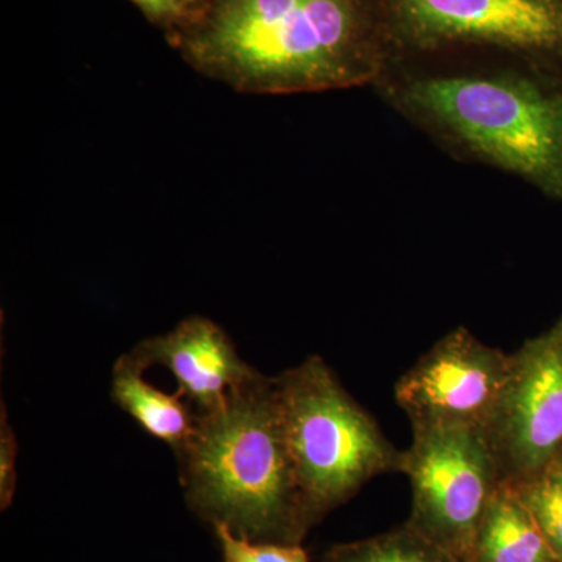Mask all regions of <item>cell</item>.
<instances>
[{"label": "cell", "instance_id": "obj_7", "mask_svg": "<svg viewBox=\"0 0 562 562\" xmlns=\"http://www.w3.org/2000/svg\"><path fill=\"white\" fill-rule=\"evenodd\" d=\"M486 436L503 483L527 482L562 461V316L512 353Z\"/></svg>", "mask_w": 562, "mask_h": 562}, {"label": "cell", "instance_id": "obj_4", "mask_svg": "<svg viewBox=\"0 0 562 562\" xmlns=\"http://www.w3.org/2000/svg\"><path fill=\"white\" fill-rule=\"evenodd\" d=\"M295 475L310 517L346 502L376 475L398 472V452L321 357L276 379Z\"/></svg>", "mask_w": 562, "mask_h": 562}, {"label": "cell", "instance_id": "obj_13", "mask_svg": "<svg viewBox=\"0 0 562 562\" xmlns=\"http://www.w3.org/2000/svg\"><path fill=\"white\" fill-rule=\"evenodd\" d=\"M514 486L535 516L558 562H562V461Z\"/></svg>", "mask_w": 562, "mask_h": 562}, {"label": "cell", "instance_id": "obj_16", "mask_svg": "<svg viewBox=\"0 0 562 562\" xmlns=\"http://www.w3.org/2000/svg\"><path fill=\"white\" fill-rule=\"evenodd\" d=\"M135 2L157 21L176 22L190 13L184 0H135Z\"/></svg>", "mask_w": 562, "mask_h": 562}, {"label": "cell", "instance_id": "obj_6", "mask_svg": "<svg viewBox=\"0 0 562 562\" xmlns=\"http://www.w3.org/2000/svg\"><path fill=\"white\" fill-rule=\"evenodd\" d=\"M512 371V355L464 327L439 339L395 383V403L413 431L468 428L486 432Z\"/></svg>", "mask_w": 562, "mask_h": 562}, {"label": "cell", "instance_id": "obj_8", "mask_svg": "<svg viewBox=\"0 0 562 562\" xmlns=\"http://www.w3.org/2000/svg\"><path fill=\"white\" fill-rule=\"evenodd\" d=\"M394 7L420 43H491L562 76V0H394Z\"/></svg>", "mask_w": 562, "mask_h": 562}, {"label": "cell", "instance_id": "obj_15", "mask_svg": "<svg viewBox=\"0 0 562 562\" xmlns=\"http://www.w3.org/2000/svg\"><path fill=\"white\" fill-rule=\"evenodd\" d=\"M18 442L7 420L5 406L2 405L0 424V503L2 509L9 508L16 490Z\"/></svg>", "mask_w": 562, "mask_h": 562}, {"label": "cell", "instance_id": "obj_12", "mask_svg": "<svg viewBox=\"0 0 562 562\" xmlns=\"http://www.w3.org/2000/svg\"><path fill=\"white\" fill-rule=\"evenodd\" d=\"M327 562H465L408 528L335 550Z\"/></svg>", "mask_w": 562, "mask_h": 562}, {"label": "cell", "instance_id": "obj_14", "mask_svg": "<svg viewBox=\"0 0 562 562\" xmlns=\"http://www.w3.org/2000/svg\"><path fill=\"white\" fill-rule=\"evenodd\" d=\"M214 530L225 562H310L308 554L297 543H255L224 524H214Z\"/></svg>", "mask_w": 562, "mask_h": 562}, {"label": "cell", "instance_id": "obj_11", "mask_svg": "<svg viewBox=\"0 0 562 562\" xmlns=\"http://www.w3.org/2000/svg\"><path fill=\"white\" fill-rule=\"evenodd\" d=\"M143 371L132 355L122 357L114 366L113 398L149 435L180 450L194 430L195 416L188 412L180 394L158 391L140 376Z\"/></svg>", "mask_w": 562, "mask_h": 562}, {"label": "cell", "instance_id": "obj_2", "mask_svg": "<svg viewBox=\"0 0 562 562\" xmlns=\"http://www.w3.org/2000/svg\"><path fill=\"white\" fill-rule=\"evenodd\" d=\"M195 509L249 539L295 543L312 519L292 462L276 379L258 375L195 416L180 450Z\"/></svg>", "mask_w": 562, "mask_h": 562}, {"label": "cell", "instance_id": "obj_1", "mask_svg": "<svg viewBox=\"0 0 562 562\" xmlns=\"http://www.w3.org/2000/svg\"><path fill=\"white\" fill-rule=\"evenodd\" d=\"M181 44L206 76L258 94L358 87L379 70L357 0H214Z\"/></svg>", "mask_w": 562, "mask_h": 562}, {"label": "cell", "instance_id": "obj_5", "mask_svg": "<svg viewBox=\"0 0 562 562\" xmlns=\"http://www.w3.org/2000/svg\"><path fill=\"white\" fill-rule=\"evenodd\" d=\"M412 482L413 527L461 561L503 483L486 432L468 428L413 431L401 469Z\"/></svg>", "mask_w": 562, "mask_h": 562}, {"label": "cell", "instance_id": "obj_3", "mask_svg": "<svg viewBox=\"0 0 562 562\" xmlns=\"http://www.w3.org/2000/svg\"><path fill=\"white\" fill-rule=\"evenodd\" d=\"M395 103L454 146L562 203V76H432L398 85Z\"/></svg>", "mask_w": 562, "mask_h": 562}, {"label": "cell", "instance_id": "obj_17", "mask_svg": "<svg viewBox=\"0 0 562 562\" xmlns=\"http://www.w3.org/2000/svg\"><path fill=\"white\" fill-rule=\"evenodd\" d=\"M184 2H187L188 9H190V11H191L192 5H195V3L199 2V0H184Z\"/></svg>", "mask_w": 562, "mask_h": 562}, {"label": "cell", "instance_id": "obj_10", "mask_svg": "<svg viewBox=\"0 0 562 562\" xmlns=\"http://www.w3.org/2000/svg\"><path fill=\"white\" fill-rule=\"evenodd\" d=\"M472 562H558L514 484L502 483L476 531Z\"/></svg>", "mask_w": 562, "mask_h": 562}, {"label": "cell", "instance_id": "obj_9", "mask_svg": "<svg viewBox=\"0 0 562 562\" xmlns=\"http://www.w3.org/2000/svg\"><path fill=\"white\" fill-rule=\"evenodd\" d=\"M131 355L144 369L166 366L179 380V394L201 413L217 408L260 375L238 357L220 325L205 317H190L168 335L140 342Z\"/></svg>", "mask_w": 562, "mask_h": 562}]
</instances>
